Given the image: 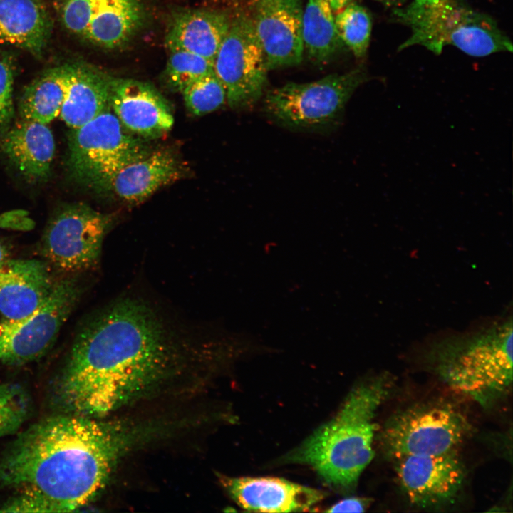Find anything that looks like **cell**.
Wrapping results in <instances>:
<instances>
[{"instance_id":"6da1fadb","label":"cell","mask_w":513,"mask_h":513,"mask_svg":"<svg viewBox=\"0 0 513 513\" xmlns=\"http://www.w3.org/2000/svg\"><path fill=\"white\" fill-rule=\"evenodd\" d=\"M190 341L150 303L123 296L77 335L58 386L76 415L102 416L148 389L184 358Z\"/></svg>"},{"instance_id":"7a4b0ae2","label":"cell","mask_w":513,"mask_h":513,"mask_svg":"<svg viewBox=\"0 0 513 513\" xmlns=\"http://www.w3.org/2000/svg\"><path fill=\"white\" fill-rule=\"evenodd\" d=\"M123 445L118 432L86 416L46 418L20 435L0 460L13 497L0 512H68L105 484Z\"/></svg>"},{"instance_id":"3957f363","label":"cell","mask_w":513,"mask_h":513,"mask_svg":"<svg viewBox=\"0 0 513 513\" xmlns=\"http://www.w3.org/2000/svg\"><path fill=\"white\" fill-rule=\"evenodd\" d=\"M389 390L390 383L384 375L356 385L337 414L289 452L283 462L309 465L333 488L352 492L374 457L375 415Z\"/></svg>"},{"instance_id":"277c9868","label":"cell","mask_w":513,"mask_h":513,"mask_svg":"<svg viewBox=\"0 0 513 513\" xmlns=\"http://www.w3.org/2000/svg\"><path fill=\"white\" fill-rule=\"evenodd\" d=\"M392 17L410 29L398 51L413 46L437 55L447 46L475 57L512 51V41L495 20L463 0H412L394 7Z\"/></svg>"},{"instance_id":"5b68a950","label":"cell","mask_w":513,"mask_h":513,"mask_svg":"<svg viewBox=\"0 0 513 513\" xmlns=\"http://www.w3.org/2000/svg\"><path fill=\"white\" fill-rule=\"evenodd\" d=\"M437 367L449 385L482 405L505 393L512 382V321L468 337L444 341Z\"/></svg>"},{"instance_id":"8992f818","label":"cell","mask_w":513,"mask_h":513,"mask_svg":"<svg viewBox=\"0 0 513 513\" xmlns=\"http://www.w3.org/2000/svg\"><path fill=\"white\" fill-rule=\"evenodd\" d=\"M367 79L363 68L309 83L290 82L269 91L264 110L275 122L300 130H320L341 119L354 91Z\"/></svg>"},{"instance_id":"52a82bcc","label":"cell","mask_w":513,"mask_h":513,"mask_svg":"<svg viewBox=\"0 0 513 513\" xmlns=\"http://www.w3.org/2000/svg\"><path fill=\"white\" fill-rule=\"evenodd\" d=\"M72 130L68 139L70 171L78 182L92 188L100 189L115 172L150 152L122 125L110 107Z\"/></svg>"},{"instance_id":"ba28073f","label":"cell","mask_w":513,"mask_h":513,"mask_svg":"<svg viewBox=\"0 0 513 513\" xmlns=\"http://www.w3.org/2000/svg\"><path fill=\"white\" fill-rule=\"evenodd\" d=\"M468 431L465 418L450 405H423L393 416L383 428L380 440L385 454L395 460L457 452Z\"/></svg>"},{"instance_id":"9c48e42d","label":"cell","mask_w":513,"mask_h":513,"mask_svg":"<svg viewBox=\"0 0 513 513\" xmlns=\"http://www.w3.org/2000/svg\"><path fill=\"white\" fill-rule=\"evenodd\" d=\"M113 217L81 203L64 207L52 218L43 239V253L63 272L86 271L100 259Z\"/></svg>"},{"instance_id":"30bf717a","label":"cell","mask_w":513,"mask_h":513,"mask_svg":"<svg viewBox=\"0 0 513 513\" xmlns=\"http://www.w3.org/2000/svg\"><path fill=\"white\" fill-rule=\"evenodd\" d=\"M71 280L54 282L42 305L28 316L0 322V363L24 364L40 358L51 347L79 296Z\"/></svg>"},{"instance_id":"8fae6325","label":"cell","mask_w":513,"mask_h":513,"mask_svg":"<svg viewBox=\"0 0 513 513\" xmlns=\"http://www.w3.org/2000/svg\"><path fill=\"white\" fill-rule=\"evenodd\" d=\"M213 70L234 108H246L261 98L267 81V68L252 16L238 12L213 63Z\"/></svg>"},{"instance_id":"7c38bea8","label":"cell","mask_w":513,"mask_h":513,"mask_svg":"<svg viewBox=\"0 0 513 513\" xmlns=\"http://www.w3.org/2000/svg\"><path fill=\"white\" fill-rule=\"evenodd\" d=\"M61 17L71 33L105 49L126 46L142 28L141 0H63Z\"/></svg>"},{"instance_id":"4fadbf2b","label":"cell","mask_w":513,"mask_h":513,"mask_svg":"<svg viewBox=\"0 0 513 513\" xmlns=\"http://www.w3.org/2000/svg\"><path fill=\"white\" fill-rule=\"evenodd\" d=\"M393 461L400 487L409 501L419 507L450 503L465 482V469L457 452L408 456Z\"/></svg>"},{"instance_id":"5bb4252c","label":"cell","mask_w":513,"mask_h":513,"mask_svg":"<svg viewBox=\"0 0 513 513\" xmlns=\"http://www.w3.org/2000/svg\"><path fill=\"white\" fill-rule=\"evenodd\" d=\"M252 9L267 70L299 64L304 51L301 0H261Z\"/></svg>"},{"instance_id":"9a60e30c","label":"cell","mask_w":513,"mask_h":513,"mask_svg":"<svg viewBox=\"0 0 513 513\" xmlns=\"http://www.w3.org/2000/svg\"><path fill=\"white\" fill-rule=\"evenodd\" d=\"M110 107L128 131L143 138L160 137L174 124L168 103L146 82L113 77Z\"/></svg>"},{"instance_id":"2e32d148","label":"cell","mask_w":513,"mask_h":513,"mask_svg":"<svg viewBox=\"0 0 513 513\" xmlns=\"http://www.w3.org/2000/svg\"><path fill=\"white\" fill-rule=\"evenodd\" d=\"M220 481L235 503L250 512L307 511L326 497L324 492L274 477L222 476Z\"/></svg>"},{"instance_id":"e0dca14e","label":"cell","mask_w":513,"mask_h":513,"mask_svg":"<svg viewBox=\"0 0 513 513\" xmlns=\"http://www.w3.org/2000/svg\"><path fill=\"white\" fill-rule=\"evenodd\" d=\"M54 283L44 263L7 259L0 264V314L16 321L35 311L49 296Z\"/></svg>"},{"instance_id":"ac0fdd59","label":"cell","mask_w":513,"mask_h":513,"mask_svg":"<svg viewBox=\"0 0 513 513\" xmlns=\"http://www.w3.org/2000/svg\"><path fill=\"white\" fill-rule=\"evenodd\" d=\"M182 166L170 151L159 150L115 172L101 186L131 204L144 202L160 188L179 180Z\"/></svg>"},{"instance_id":"d6986e66","label":"cell","mask_w":513,"mask_h":513,"mask_svg":"<svg viewBox=\"0 0 513 513\" xmlns=\"http://www.w3.org/2000/svg\"><path fill=\"white\" fill-rule=\"evenodd\" d=\"M113 77L88 63L67 62L65 99L61 119L71 129L78 128L110 107Z\"/></svg>"},{"instance_id":"ffe728a7","label":"cell","mask_w":513,"mask_h":513,"mask_svg":"<svg viewBox=\"0 0 513 513\" xmlns=\"http://www.w3.org/2000/svg\"><path fill=\"white\" fill-rule=\"evenodd\" d=\"M231 19L226 13L192 9L177 12L165 36L170 51H185L202 56L212 64L227 35Z\"/></svg>"},{"instance_id":"44dd1931","label":"cell","mask_w":513,"mask_h":513,"mask_svg":"<svg viewBox=\"0 0 513 513\" xmlns=\"http://www.w3.org/2000/svg\"><path fill=\"white\" fill-rule=\"evenodd\" d=\"M52 29V18L42 0H0L1 44L41 58Z\"/></svg>"},{"instance_id":"7402d4cb","label":"cell","mask_w":513,"mask_h":513,"mask_svg":"<svg viewBox=\"0 0 513 513\" xmlns=\"http://www.w3.org/2000/svg\"><path fill=\"white\" fill-rule=\"evenodd\" d=\"M2 149L19 171L27 179H45L51 172L55 141L47 124L22 119L6 133Z\"/></svg>"},{"instance_id":"603a6c76","label":"cell","mask_w":513,"mask_h":513,"mask_svg":"<svg viewBox=\"0 0 513 513\" xmlns=\"http://www.w3.org/2000/svg\"><path fill=\"white\" fill-rule=\"evenodd\" d=\"M67 62L49 68L24 90L19 110L22 119L48 124L60 115L65 99Z\"/></svg>"},{"instance_id":"cb8c5ba5","label":"cell","mask_w":513,"mask_h":513,"mask_svg":"<svg viewBox=\"0 0 513 513\" xmlns=\"http://www.w3.org/2000/svg\"><path fill=\"white\" fill-rule=\"evenodd\" d=\"M301 26L304 50L316 62L331 60L343 46L328 0H308L303 10Z\"/></svg>"},{"instance_id":"d4e9b609","label":"cell","mask_w":513,"mask_h":513,"mask_svg":"<svg viewBox=\"0 0 513 513\" xmlns=\"http://www.w3.org/2000/svg\"><path fill=\"white\" fill-rule=\"evenodd\" d=\"M335 14L336 31L343 45L348 46L356 58L364 57L372 29L369 12L353 1Z\"/></svg>"},{"instance_id":"484cf974","label":"cell","mask_w":513,"mask_h":513,"mask_svg":"<svg viewBox=\"0 0 513 513\" xmlns=\"http://www.w3.org/2000/svg\"><path fill=\"white\" fill-rule=\"evenodd\" d=\"M213 70V64L197 54L172 51L163 73L167 86L180 92L190 83Z\"/></svg>"},{"instance_id":"4316f807","label":"cell","mask_w":513,"mask_h":513,"mask_svg":"<svg viewBox=\"0 0 513 513\" xmlns=\"http://www.w3.org/2000/svg\"><path fill=\"white\" fill-rule=\"evenodd\" d=\"M182 93L188 110L197 115L217 110L226 100L224 88L214 70L190 83Z\"/></svg>"},{"instance_id":"83f0119b","label":"cell","mask_w":513,"mask_h":513,"mask_svg":"<svg viewBox=\"0 0 513 513\" xmlns=\"http://www.w3.org/2000/svg\"><path fill=\"white\" fill-rule=\"evenodd\" d=\"M28 411V398L21 388L14 384H0V437L17 430Z\"/></svg>"},{"instance_id":"f1b7e54d","label":"cell","mask_w":513,"mask_h":513,"mask_svg":"<svg viewBox=\"0 0 513 513\" xmlns=\"http://www.w3.org/2000/svg\"><path fill=\"white\" fill-rule=\"evenodd\" d=\"M14 76L11 58L0 52V127L9 121L13 113Z\"/></svg>"},{"instance_id":"f546056e","label":"cell","mask_w":513,"mask_h":513,"mask_svg":"<svg viewBox=\"0 0 513 513\" xmlns=\"http://www.w3.org/2000/svg\"><path fill=\"white\" fill-rule=\"evenodd\" d=\"M371 499L366 497H350L336 503L326 512H363L370 506Z\"/></svg>"},{"instance_id":"4dcf8cb0","label":"cell","mask_w":513,"mask_h":513,"mask_svg":"<svg viewBox=\"0 0 513 513\" xmlns=\"http://www.w3.org/2000/svg\"><path fill=\"white\" fill-rule=\"evenodd\" d=\"M334 14H336L345 8L348 4L354 0H328Z\"/></svg>"},{"instance_id":"1f68e13d","label":"cell","mask_w":513,"mask_h":513,"mask_svg":"<svg viewBox=\"0 0 513 513\" xmlns=\"http://www.w3.org/2000/svg\"><path fill=\"white\" fill-rule=\"evenodd\" d=\"M380 1L382 4L388 6H393L398 7L403 6V4L405 2V0H377Z\"/></svg>"},{"instance_id":"d6a6232c","label":"cell","mask_w":513,"mask_h":513,"mask_svg":"<svg viewBox=\"0 0 513 513\" xmlns=\"http://www.w3.org/2000/svg\"><path fill=\"white\" fill-rule=\"evenodd\" d=\"M7 259H9L8 252L6 247L0 243V264H2Z\"/></svg>"},{"instance_id":"836d02e7","label":"cell","mask_w":513,"mask_h":513,"mask_svg":"<svg viewBox=\"0 0 513 513\" xmlns=\"http://www.w3.org/2000/svg\"><path fill=\"white\" fill-rule=\"evenodd\" d=\"M234 4L236 5H244L245 9L248 7L249 0H230Z\"/></svg>"},{"instance_id":"e575fe53","label":"cell","mask_w":513,"mask_h":513,"mask_svg":"<svg viewBox=\"0 0 513 513\" xmlns=\"http://www.w3.org/2000/svg\"><path fill=\"white\" fill-rule=\"evenodd\" d=\"M261 1V0H249V4H248V7H247V8H249V9H252V8L254 7V6L258 1Z\"/></svg>"}]
</instances>
